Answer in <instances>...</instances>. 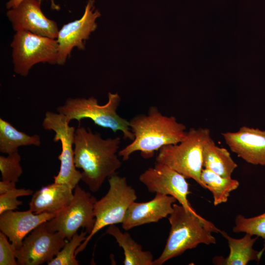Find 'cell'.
I'll list each match as a JSON object with an SVG mask.
<instances>
[{
  "mask_svg": "<svg viewBox=\"0 0 265 265\" xmlns=\"http://www.w3.org/2000/svg\"><path fill=\"white\" fill-rule=\"evenodd\" d=\"M121 139H104L89 128L79 127L75 131V164L82 170V181L93 192H97L105 180L115 174L122 165L118 158Z\"/></svg>",
  "mask_w": 265,
  "mask_h": 265,
  "instance_id": "obj_1",
  "label": "cell"
},
{
  "mask_svg": "<svg viewBox=\"0 0 265 265\" xmlns=\"http://www.w3.org/2000/svg\"><path fill=\"white\" fill-rule=\"evenodd\" d=\"M129 123L134 139L118 152L124 161L136 151H140L144 159L151 158L162 147L182 141L187 133L184 124L174 116L163 115L155 106H150L147 114L137 115Z\"/></svg>",
  "mask_w": 265,
  "mask_h": 265,
  "instance_id": "obj_2",
  "label": "cell"
},
{
  "mask_svg": "<svg viewBox=\"0 0 265 265\" xmlns=\"http://www.w3.org/2000/svg\"><path fill=\"white\" fill-rule=\"evenodd\" d=\"M168 220L171 225L169 236L162 253L154 260V265H162L199 244H215L216 239L212 233L221 231L211 222L175 203Z\"/></svg>",
  "mask_w": 265,
  "mask_h": 265,
  "instance_id": "obj_3",
  "label": "cell"
},
{
  "mask_svg": "<svg viewBox=\"0 0 265 265\" xmlns=\"http://www.w3.org/2000/svg\"><path fill=\"white\" fill-rule=\"evenodd\" d=\"M208 128H191L180 142L162 147L156 160L164 164L186 179H192L203 188L201 175L203 167V151L204 145L211 137Z\"/></svg>",
  "mask_w": 265,
  "mask_h": 265,
  "instance_id": "obj_4",
  "label": "cell"
},
{
  "mask_svg": "<svg viewBox=\"0 0 265 265\" xmlns=\"http://www.w3.org/2000/svg\"><path fill=\"white\" fill-rule=\"evenodd\" d=\"M121 102L117 93H108V101L103 105L98 104V100L92 96L85 98H68L65 104L58 106V113L64 115L68 122L89 118L99 126L109 129L114 132L121 131L123 138L132 141L134 135L131 130L129 121L119 116L117 109Z\"/></svg>",
  "mask_w": 265,
  "mask_h": 265,
  "instance_id": "obj_5",
  "label": "cell"
},
{
  "mask_svg": "<svg viewBox=\"0 0 265 265\" xmlns=\"http://www.w3.org/2000/svg\"><path fill=\"white\" fill-rule=\"evenodd\" d=\"M109 187L106 194L94 204L95 222L91 232L77 249L76 256L85 248L91 238L105 227L122 223L130 205L137 199L135 189L125 177L116 174L108 178Z\"/></svg>",
  "mask_w": 265,
  "mask_h": 265,
  "instance_id": "obj_6",
  "label": "cell"
},
{
  "mask_svg": "<svg viewBox=\"0 0 265 265\" xmlns=\"http://www.w3.org/2000/svg\"><path fill=\"white\" fill-rule=\"evenodd\" d=\"M10 46L14 71L22 76L26 77L31 67L37 63L57 64L58 44L56 39L18 30Z\"/></svg>",
  "mask_w": 265,
  "mask_h": 265,
  "instance_id": "obj_7",
  "label": "cell"
},
{
  "mask_svg": "<svg viewBox=\"0 0 265 265\" xmlns=\"http://www.w3.org/2000/svg\"><path fill=\"white\" fill-rule=\"evenodd\" d=\"M96 201L94 196L77 185L71 203L46 222V228L50 232L59 233L68 240L80 228H85L89 234L95 222L94 207Z\"/></svg>",
  "mask_w": 265,
  "mask_h": 265,
  "instance_id": "obj_8",
  "label": "cell"
},
{
  "mask_svg": "<svg viewBox=\"0 0 265 265\" xmlns=\"http://www.w3.org/2000/svg\"><path fill=\"white\" fill-rule=\"evenodd\" d=\"M47 130L55 132L54 142H61V152L58 156L60 161L58 174L53 177L54 183L64 184L73 190L81 180V172L78 170L75 164L74 143L76 129L70 126L64 115L47 111L42 123Z\"/></svg>",
  "mask_w": 265,
  "mask_h": 265,
  "instance_id": "obj_9",
  "label": "cell"
},
{
  "mask_svg": "<svg viewBox=\"0 0 265 265\" xmlns=\"http://www.w3.org/2000/svg\"><path fill=\"white\" fill-rule=\"evenodd\" d=\"M67 239L58 232L49 231L46 222L32 230L15 251L18 265H40L53 260L64 246Z\"/></svg>",
  "mask_w": 265,
  "mask_h": 265,
  "instance_id": "obj_10",
  "label": "cell"
},
{
  "mask_svg": "<svg viewBox=\"0 0 265 265\" xmlns=\"http://www.w3.org/2000/svg\"><path fill=\"white\" fill-rule=\"evenodd\" d=\"M139 181L151 193H160L175 197L188 212L198 215L189 202V185L186 178L168 166L157 162L143 172Z\"/></svg>",
  "mask_w": 265,
  "mask_h": 265,
  "instance_id": "obj_11",
  "label": "cell"
},
{
  "mask_svg": "<svg viewBox=\"0 0 265 265\" xmlns=\"http://www.w3.org/2000/svg\"><path fill=\"white\" fill-rule=\"evenodd\" d=\"M94 0H89L82 16L79 20L64 25L59 30L56 40L58 44L57 64L64 65L70 57L73 49H85V42L97 27L96 21L100 17L95 10Z\"/></svg>",
  "mask_w": 265,
  "mask_h": 265,
  "instance_id": "obj_12",
  "label": "cell"
},
{
  "mask_svg": "<svg viewBox=\"0 0 265 265\" xmlns=\"http://www.w3.org/2000/svg\"><path fill=\"white\" fill-rule=\"evenodd\" d=\"M38 0H23L9 9L6 16L15 31L26 30L34 34L56 39L58 28L56 22L46 17Z\"/></svg>",
  "mask_w": 265,
  "mask_h": 265,
  "instance_id": "obj_13",
  "label": "cell"
},
{
  "mask_svg": "<svg viewBox=\"0 0 265 265\" xmlns=\"http://www.w3.org/2000/svg\"><path fill=\"white\" fill-rule=\"evenodd\" d=\"M222 136L230 150L247 163L265 165V131L242 126Z\"/></svg>",
  "mask_w": 265,
  "mask_h": 265,
  "instance_id": "obj_14",
  "label": "cell"
},
{
  "mask_svg": "<svg viewBox=\"0 0 265 265\" xmlns=\"http://www.w3.org/2000/svg\"><path fill=\"white\" fill-rule=\"evenodd\" d=\"M176 199L170 195L156 193L149 201L133 202L129 206L124 221L123 229L126 231L134 227L153 222L169 216L173 211V204Z\"/></svg>",
  "mask_w": 265,
  "mask_h": 265,
  "instance_id": "obj_15",
  "label": "cell"
},
{
  "mask_svg": "<svg viewBox=\"0 0 265 265\" xmlns=\"http://www.w3.org/2000/svg\"><path fill=\"white\" fill-rule=\"evenodd\" d=\"M57 213L35 214L26 211H8L0 214V230L7 236L16 249L25 238L42 223L53 218Z\"/></svg>",
  "mask_w": 265,
  "mask_h": 265,
  "instance_id": "obj_16",
  "label": "cell"
},
{
  "mask_svg": "<svg viewBox=\"0 0 265 265\" xmlns=\"http://www.w3.org/2000/svg\"><path fill=\"white\" fill-rule=\"evenodd\" d=\"M73 196V189L68 186L53 183L33 194L29 210L35 214L57 213L71 203Z\"/></svg>",
  "mask_w": 265,
  "mask_h": 265,
  "instance_id": "obj_17",
  "label": "cell"
},
{
  "mask_svg": "<svg viewBox=\"0 0 265 265\" xmlns=\"http://www.w3.org/2000/svg\"><path fill=\"white\" fill-rule=\"evenodd\" d=\"M220 233L227 239L230 253L225 258L221 259L220 256L215 257L213 260L214 264L224 265H246L251 261H259L261 259L259 251L253 248L258 237L253 238L252 235L246 233L241 238H235L230 237L225 231H221Z\"/></svg>",
  "mask_w": 265,
  "mask_h": 265,
  "instance_id": "obj_18",
  "label": "cell"
},
{
  "mask_svg": "<svg viewBox=\"0 0 265 265\" xmlns=\"http://www.w3.org/2000/svg\"><path fill=\"white\" fill-rule=\"evenodd\" d=\"M106 234L113 237L123 248L124 265H154V257L149 251H143L141 245L135 242L127 232H122L115 225L108 226Z\"/></svg>",
  "mask_w": 265,
  "mask_h": 265,
  "instance_id": "obj_19",
  "label": "cell"
},
{
  "mask_svg": "<svg viewBox=\"0 0 265 265\" xmlns=\"http://www.w3.org/2000/svg\"><path fill=\"white\" fill-rule=\"evenodd\" d=\"M238 167L229 152L218 146L211 137L205 143L203 151V167L218 175L231 178Z\"/></svg>",
  "mask_w": 265,
  "mask_h": 265,
  "instance_id": "obj_20",
  "label": "cell"
},
{
  "mask_svg": "<svg viewBox=\"0 0 265 265\" xmlns=\"http://www.w3.org/2000/svg\"><path fill=\"white\" fill-rule=\"evenodd\" d=\"M39 135H28L17 130L10 123L0 118V152L7 155L18 152L22 146H40Z\"/></svg>",
  "mask_w": 265,
  "mask_h": 265,
  "instance_id": "obj_21",
  "label": "cell"
},
{
  "mask_svg": "<svg viewBox=\"0 0 265 265\" xmlns=\"http://www.w3.org/2000/svg\"><path fill=\"white\" fill-rule=\"evenodd\" d=\"M201 179L206 189L212 193L215 206L228 201L231 191L236 189L239 182L231 178H225L205 168H203Z\"/></svg>",
  "mask_w": 265,
  "mask_h": 265,
  "instance_id": "obj_22",
  "label": "cell"
},
{
  "mask_svg": "<svg viewBox=\"0 0 265 265\" xmlns=\"http://www.w3.org/2000/svg\"><path fill=\"white\" fill-rule=\"evenodd\" d=\"M235 224L236 225L233 229L234 232H243L252 236L260 237L263 238L264 246L263 249L259 251V256L261 258L265 251V212L250 218H246L239 214L235 219Z\"/></svg>",
  "mask_w": 265,
  "mask_h": 265,
  "instance_id": "obj_23",
  "label": "cell"
},
{
  "mask_svg": "<svg viewBox=\"0 0 265 265\" xmlns=\"http://www.w3.org/2000/svg\"><path fill=\"white\" fill-rule=\"evenodd\" d=\"M87 232L82 231L80 234L77 233L70 240H68L64 246L56 256L48 265H78L79 261L75 255L77 249L86 239Z\"/></svg>",
  "mask_w": 265,
  "mask_h": 265,
  "instance_id": "obj_24",
  "label": "cell"
},
{
  "mask_svg": "<svg viewBox=\"0 0 265 265\" xmlns=\"http://www.w3.org/2000/svg\"><path fill=\"white\" fill-rule=\"evenodd\" d=\"M21 156L18 152L8 154L7 156H0V170L1 179L17 182L23 173L20 165Z\"/></svg>",
  "mask_w": 265,
  "mask_h": 265,
  "instance_id": "obj_25",
  "label": "cell"
},
{
  "mask_svg": "<svg viewBox=\"0 0 265 265\" xmlns=\"http://www.w3.org/2000/svg\"><path fill=\"white\" fill-rule=\"evenodd\" d=\"M32 194L33 191L30 189L16 187L6 193L0 194V214L6 211L18 209L23 202L18 200L17 198Z\"/></svg>",
  "mask_w": 265,
  "mask_h": 265,
  "instance_id": "obj_26",
  "label": "cell"
},
{
  "mask_svg": "<svg viewBox=\"0 0 265 265\" xmlns=\"http://www.w3.org/2000/svg\"><path fill=\"white\" fill-rule=\"evenodd\" d=\"M16 249L9 242L7 237L0 232V265H18L16 256Z\"/></svg>",
  "mask_w": 265,
  "mask_h": 265,
  "instance_id": "obj_27",
  "label": "cell"
},
{
  "mask_svg": "<svg viewBox=\"0 0 265 265\" xmlns=\"http://www.w3.org/2000/svg\"><path fill=\"white\" fill-rule=\"evenodd\" d=\"M23 0H9L6 4V7L7 9H10L17 7ZM41 2L42 0H38ZM51 1V7L53 10H59L60 6L55 3L54 0H50Z\"/></svg>",
  "mask_w": 265,
  "mask_h": 265,
  "instance_id": "obj_28",
  "label": "cell"
},
{
  "mask_svg": "<svg viewBox=\"0 0 265 265\" xmlns=\"http://www.w3.org/2000/svg\"><path fill=\"white\" fill-rule=\"evenodd\" d=\"M16 188V183L1 180L0 182V194H2Z\"/></svg>",
  "mask_w": 265,
  "mask_h": 265,
  "instance_id": "obj_29",
  "label": "cell"
}]
</instances>
